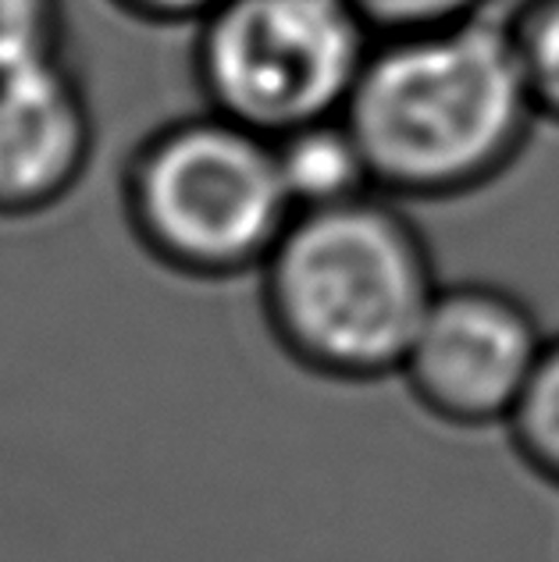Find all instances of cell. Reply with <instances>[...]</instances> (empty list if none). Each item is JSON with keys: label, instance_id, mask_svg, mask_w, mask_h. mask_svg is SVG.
Returning a JSON list of instances; mask_svg holds the SVG:
<instances>
[{"label": "cell", "instance_id": "6da1fadb", "mask_svg": "<svg viewBox=\"0 0 559 562\" xmlns=\"http://www.w3.org/2000/svg\"><path fill=\"white\" fill-rule=\"evenodd\" d=\"M535 114L513 29L484 14L392 36L367 57L343 111L378 192L395 200L489 186L521 154Z\"/></svg>", "mask_w": 559, "mask_h": 562}, {"label": "cell", "instance_id": "7a4b0ae2", "mask_svg": "<svg viewBox=\"0 0 559 562\" xmlns=\"http://www.w3.org/2000/svg\"><path fill=\"white\" fill-rule=\"evenodd\" d=\"M275 346L321 381L400 378L443 289L432 246L395 196L300 211L257 271Z\"/></svg>", "mask_w": 559, "mask_h": 562}, {"label": "cell", "instance_id": "3957f363", "mask_svg": "<svg viewBox=\"0 0 559 562\" xmlns=\"http://www.w3.org/2000/svg\"><path fill=\"white\" fill-rule=\"evenodd\" d=\"M122 192L146 254L203 281L257 274L297 217L275 139L217 111L146 136Z\"/></svg>", "mask_w": 559, "mask_h": 562}, {"label": "cell", "instance_id": "277c9868", "mask_svg": "<svg viewBox=\"0 0 559 562\" xmlns=\"http://www.w3.org/2000/svg\"><path fill=\"white\" fill-rule=\"evenodd\" d=\"M367 33L349 0H222L200 19V90L211 111L278 139L346 111Z\"/></svg>", "mask_w": 559, "mask_h": 562}, {"label": "cell", "instance_id": "5b68a950", "mask_svg": "<svg viewBox=\"0 0 559 562\" xmlns=\"http://www.w3.org/2000/svg\"><path fill=\"white\" fill-rule=\"evenodd\" d=\"M549 335L524 295L492 281H443L400 367L410 398L460 431L506 427Z\"/></svg>", "mask_w": 559, "mask_h": 562}, {"label": "cell", "instance_id": "8992f818", "mask_svg": "<svg viewBox=\"0 0 559 562\" xmlns=\"http://www.w3.org/2000/svg\"><path fill=\"white\" fill-rule=\"evenodd\" d=\"M97 146L90 100L62 54L0 76V217H33L82 182Z\"/></svg>", "mask_w": 559, "mask_h": 562}, {"label": "cell", "instance_id": "52a82bcc", "mask_svg": "<svg viewBox=\"0 0 559 562\" xmlns=\"http://www.w3.org/2000/svg\"><path fill=\"white\" fill-rule=\"evenodd\" d=\"M275 157L297 214L338 206L360 200L367 192H378L364 146L353 136L343 114L321 117V122L300 125L286 132V136H278Z\"/></svg>", "mask_w": 559, "mask_h": 562}, {"label": "cell", "instance_id": "ba28073f", "mask_svg": "<svg viewBox=\"0 0 559 562\" xmlns=\"http://www.w3.org/2000/svg\"><path fill=\"white\" fill-rule=\"evenodd\" d=\"M503 431L517 460L559 492V331L549 335L546 357Z\"/></svg>", "mask_w": 559, "mask_h": 562}, {"label": "cell", "instance_id": "9c48e42d", "mask_svg": "<svg viewBox=\"0 0 559 562\" xmlns=\"http://www.w3.org/2000/svg\"><path fill=\"white\" fill-rule=\"evenodd\" d=\"M62 0H0V76L62 54Z\"/></svg>", "mask_w": 559, "mask_h": 562}, {"label": "cell", "instance_id": "30bf717a", "mask_svg": "<svg viewBox=\"0 0 559 562\" xmlns=\"http://www.w3.org/2000/svg\"><path fill=\"white\" fill-rule=\"evenodd\" d=\"M521 65L538 114L559 122V0H538L513 25Z\"/></svg>", "mask_w": 559, "mask_h": 562}, {"label": "cell", "instance_id": "8fae6325", "mask_svg": "<svg viewBox=\"0 0 559 562\" xmlns=\"http://www.w3.org/2000/svg\"><path fill=\"white\" fill-rule=\"evenodd\" d=\"M371 29H385L392 36L443 29L478 14L481 0H349Z\"/></svg>", "mask_w": 559, "mask_h": 562}, {"label": "cell", "instance_id": "7c38bea8", "mask_svg": "<svg viewBox=\"0 0 559 562\" xmlns=\"http://www.w3.org/2000/svg\"><path fill=\"white\" fill-rule=\"evenodd\" d=\"M111 4L128 11L132 19L175 25V22H200L203 14L214 11L222 0H111Z\"/></svg>", "mask_w": 559, "mask_h": 562}]
</instances>
